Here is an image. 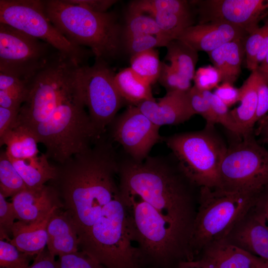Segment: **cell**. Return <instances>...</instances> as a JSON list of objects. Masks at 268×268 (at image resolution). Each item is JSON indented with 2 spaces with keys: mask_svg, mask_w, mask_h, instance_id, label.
Returning <instances> with one entry per match:
<instances>
[{
  "mask_svg": "<svg viewBox=\"0 0 268 268\" xmlns=\"http://www.w3.org/2000/svg\"><path fill=\"white\" fill-rule=\"evenodd\" d=\"M121 190L154 207L189 241L196 213L193 187L179 162L171 153L148 156L137 162L124 152L119 154Z\"/></svg>",
  "mask_w": 268,
  "mask_h": 268,
  "instance_id": "6da1fadb",
  "label": "cell"
},
{
  "mask_svg": "<svg viewBox=\"0 0 268 268\" xmlns=\"http://www.w3.org/2000/svg\"><path fill=\"white\" fill-rule=\"evenodd\" d=\"M118 162L113 141L103 134L88 149L56 165V175L50 185L75 229L94 207L120 190Z\"/></svg>",
  "mask_w": 268,
  "mask_h": 268,
  "instance_id": "7a4b0ae2",
  "label": "cell"
},
{
  "mask_svg": "<svg viewBox=\"0 0 268 268\" xmlns=\"http://www.w3.org/2000/svg\"><path fill=\"white\" fill-rule=\"evenodd\" d=\"M123 193L140 268H178L191 260L186 237L150 204Z\"/></svg>",
  "mask_w": 268,
  "mask_h": 268,
  "instance_id": "3957f363",
  "label": "cell"
},
{
  "mask_svg": "<svg viewBox=\"0 0 268 268\" xmlns=\"http://www.w3.org/2000/svg\"><path fill=\"white\" fill-rule=\"evenodd\" d=\"M43 2L47 18L71 43L88 48L96 60L108 63L117 58L123 44L122 29L115 14L94 12L68 0Z\"/></svg>",
  "mask_w": 268,
  "mask_h": 268,
  "instance_id": "277c9868",
  "label": "cell"
},
{
  "mask_svg": "<svg viewBox=\"0 0 268 268\" xmlns=\"http://www.w3.org/2000/svg\"><path fill=\"white\" fill-rule=\"evenodd\" d=\"M259 193L200 188L199 207L189 241L191 259H195L210 243L225 238L254 205Z\"/></svg>",
  "mask_w": 268,
  "mask_h": 268,
  "instance_id": "5b68a950",
  "label": "cell"
},
{
  "mask_svg": "<svg viewBox=\"0 0 268 268\" xmlns=\"http://www.w3.org/2000/svg\"><path fill=\"white\" fill-rule=\"evenodd\" d=\"M213 128L162 137L186 176L200 188L220 187V168L228 147Z\"/></svg>",
  "mask_w": 268,
  "mask_h": 268,
  "instance_id": "8992f818",
  "label": "cell"
},
{
  "mask_svg": "<svg viewBox=\"0 0 268 268\" xmlns=\"http://www.w3.org/2000/svg\"><path fill=\"white\" fill-rule=\"evenodd\" d=\"M255 132L228 146L220 168V187L237 193H258L268 186V150Z\"/></svg>",
  "mask_w": 268,
  "mask_h": 268,
  "instance_id": "52a82bcc",
  "label": "cell"
},
{
  "mask_svg": "<svg viewBox=\"0 0 268 268\" xmlns=\"http://www.w3.org/2000/svg\"><path fill=\"white\" fill-rule=\"evenodd\" d=\"M0 23L49 44L81 66L93 55L89 49L71 43L54 26L45 13L43 0H0Z\"/></svg>",
  "mask_w": 268,
  "mask_h": 268,
  "instance_id": "ba28073f",
  "label": "cell"
},
{
  "mask_svg": "<svg viewBox=\"0 0 268 268\" xmlns=\"http://www.w3.org/2000/svg\"><path fill=\"white\" fill-rule=\"evenodd\" d=\"M58 52L41 40L0 23V72L29 82Z\"/></svg>",
  "mask_w": 268,
  "mask_h": 268,
  "instance_id": "9c48e42d",
  "label": "cell"
},
{
  "mask_svg": "<svg viewBox=\"0 0 268 268\" xmlns=\"http://www.w3.org/2000/svg\"><path fill=\"white\" fill-rule=\"evenodd\" d=\"M115 73L108 63L96 60L82 67L81 80L86 107L91 122L102 135L117 116L123 99L114 82Z\"/></svg>",
  "mask_w": 268,
  "mask_h": 268,
  "instance_id": "30bf717a",
  "label": "cell"
},
{
  "mask_svg": "<svg viewBox=\"0 0 268 268\" xmlns=\"http://www.w3.org/2000/svg\"><path fill=\"white\" fill-rule=\"evenodd\" d=\"M160 127L154 124L135 105H130L117 116L108 126V137L119 143L133 160L142 162L152 148L162 141Z\"/></svg>",
  "mask_w": 268,
  "mask_h": 268,
  "instance_id": "8fae6325",
  "label": "cell"
},
{
  "mask_svg": "<svg viewBox=\"0 0 268 268\" xmlns=\"http://www.w3.org/2000/svg\"><path fill=\"white\" fill-rule=\"evenodd\" d=\"M196 6L199 23L219 21L240 27L249 34L268 15V0H191Z\"/></svg>",
  "mask_w": 268,
  "mask_h": 268,
  "instance_id": "7c38bea8",
  "label": "cell"
},
{
  "mask_svg": "<svg viewBox=\"0 0 268 268\" xmlns=\"http://www.w3.org/2000/svg\"><path fill=\"white\" fill-rule=\"evenodd\" d=\"M249 35L243 29L219 21L199 23L185 29L178 36L197 52L209 53L223 45Z\"/></svg>",
  "mask_w": 268,
  "mask_h": 268,
  "instance_id": "4fadbf2b",
  "label": "cell"
},
{
  "mask_svg": "<svg viewBox=\"0 0 268 268\" xmlns=\"http://www.w3.org/2000/svg\"><path fill=\"white\" fill-rule=\"evenodd\" d=\"M225 239L268 262V224L254 206Z\"/></svg>",
  "mask_w": 268,
  "mask_h": 268,
  "instance_id": "5bb4252c",
  "label": "cell"
},
{
  "mask_svg": "<svg viewBox=\"0 0 268 268\" xmlns=\"http://www.w3.org/2000/svg\"><path fill=\"white\" fill-rule=\"evenodd\" d=\"M11 203L16 219L27 224L41 221L54 209L62 208L56 190L50 185L39 189L27 188L12 197Z\"/></svg>",
  "mask_w": 268,
  "mask_h": 268,
  "instance_id": "9a60e30c",
  "label": "cell"
},
{
  "mask_svg": "<svg viewBox=\"0 0 268 268\" xmlns=\"http://www.w3.org/2000/svg\"><path fill=\"white\" fill-rule=\"evenodd\" d=\"M135 106L159 127L183 123L195 115L189 102L187 92H166L157 101L155 99L146 100Z\"/></svg>",
  "mask_w": 268,
  "mask_h": 268,
  "instance_id": "2e32d148",
  "label": "cell"
},
{
  "mask_svg": "<svg viewBox=\"0 0 268 268\" xmlns=\"http://www.w3.org/2000/svg\"><path fill=\"white\" fill-rule=\"evenodd\" d=\"M201 258L215 268H261L263 260L222 239L207 245Z\"/></svg>",
  "mask_w": 268,
  "mask_h": 268,
  "instance_id": "e0dca14e",
  "label": "cell"
},
{
  "mask_svg": "<svg viewBox=\"0 0 268 268\" xmlns=\"http://www.w3.org/2000/svg\"><path fill=\"white\" fill-rule=\"evenodd\" d=\"M47 250L54 256L78 251L79 240L76 230L62 207L52 213L47 226Z\"/></svg>",
  "mask_w": 268,
  "mask_h": 268,
  "instance_id": "ac0fdd59",
  "label": "cell"
},
{
  "mask_svg": "<svg viewBox=\"0 0 268 268\" xmlns=\"http://www.w3.org/2000/svg\"><path fill=\"white\" fill-rule=\"evenodd\" d=\"M57 208L40 221L30 224L19 221L15 222L10 242L20 251L32 257H36L42 253L47 246L48 221L52 213Z\"/></svg>",
  "mask_w": 268,
  "mask_h": 268,
  "instance_id": "d6986e66",
  "label": "cell"
},
{
  "mask_svg": "<svg viewBox=\"0 0 268 268\" xmlns=\"http://www.w3.org/2000/svg\"><path fill=\"white\" fill-rule=\"evenodd\" d=\"M257 70L250 76L239 88L240 105L230 111L231 116L244 136L255 132V118L257 108Z\"/></svg>",
  "mask_w": 268,
  "mask_h": 268,
  "instance_id": "ffe728a7",
  "label": "cell"
},
{
  "mask_svg": "<svg viewBox=\"0 0 268 268\" xmlns=\"http://www.w3.org/2000/svg\"><path fill=\"white\" fill-rule=\"evenodd\" d=\"M245 39L228 42L207 53L209 60L219 71L221 82L232 84L238 78L244 53Z\"/></svg>",
  "mask_w": 268,
  "mask_h": 268,
  "instance_id": "44dd1931",
  "label": "cell"
},
{
  "mask_svg": "<svg viewBox=\"0 0 268 268\" xmlns=\"http://www.w3.org/2000/svg\"><path fill=\"white\" fill-rule=\"evenodd\" d=\"M9 159L27 188H42L56 177V165L50 163L45 153L23 159Z\"/></svg>",
  "mask_w": 268,
  "mask_h": 268,
  "instance_id": "7402d4cb",
  "label": "cell"
},
{
  "mask_svg": "<svg viewBox=\"0 0 268 268\" xmlns=\"http://www.w3.org/2000/svg\"><path fill=\"white\" fill-rule=\"evenodd\" d=\"M38 143L31 132L16 122L0 136V146L5 145L7 156L14 159H23L38 155Z\"/></svg>",
  "mask_w": 268,
  "mask_h": 268,
  "instance_id": "603a6c76",
  "label": "cell"
},
{
  "mask_svg": "<svg viewBox=\"0 0 268 268\" xmlns=\"http://www.w3.org/2000/svg\"><path fill=\"white\" fill-rule=\"evenodd\" d=\"M114 82L124 101L131 105L135 106L143 101L154 99L151 85L137 76L130 67L115 74Z\"/></svg>",
  "mask_w": 268,
  "mask_h": 268,
  "instance_id": "cb8c5ba5",
  "label": "cell"
},
{
  "mask_svg": "<svg viewBox=\"0 0 268 268\" xmlns=\"http://www.w3.org/2000/svg\"><path fill=\"white\" fill-rule=\"evenodd\" d=\"M165 60L183 77L191 81L196 72L198 61V52L186 43L178 39L166 45Z\"/></svg>",
  "mask_w": 268,
  "mask_h": 268,
  "instance_id": "d4e9b609",
  "label": "cell"
},
{
  "mask_svg": "<svg viewBox=\"0 0 268 268\" xmlns=\"http://www.w3.org/2000/svg\"><path fill=\"white\" fill-rule=\"evenodd\" d=\"M130 68L139 77L150 85L158 81L162 62L158 51L151 49L131 56Z\"/></svg>",
  "mask_w": 268,
  "mask_h": 268,
  "instance_id": "484cf974",
  "label": "cell"
},
{
  "mask_svg": "<svg viewBox=\"0 0 268 268\" xmlns=\"http://www.w3.org/2000/svg\"><path fill=\"white\" fill-rule=\"evenodd\" d=\"M128 11L140 13H192L190 1L184 0H136L130 2Z\"/></svg>",
  "mask_w": 268,
  "mask_h": 268,
  "instance_id": "4316f807",
  "label": "cell"
},
{
  "mask_svg": "<svg viewBox=\"0 0 268 268\" xmlns=\"http://www.w3.org/2000/svg\"><path fill=\"white\" fill-rule=\"evenodd\" d=\"M27 187L14 167L5 150L0 154V193L5 198L14 195Z\"/></svg>",
  "mask_w": 268,
  "mask_h": 268,
  "instance_id": "83f0119b",
  "label": "cell"
},
{
  "mask_svg": "<svg viewBox=\"0 0 268 268\" xmlns=\"http://www.w3.org/2000/svg\"><path fill=\"white\" fill-rule=\"evenodd\" d=\"M144 34L162 37L171 41L163 34L150 15L128 11L122 29V40L133 35Z\"/></svg>",
  "mask_w": 268,
  "mask_h": 268,
  "instance_id": "f1b7e54d",
  "label": "cell"
},
{
  "mask_svg": "<svg viewBox=\"0 0 268 268\" xmlns=\"http://www.w3.org/2000/svg\"><path fill=\"white\" fill-rule=\"evenodd\" d=\"M149 14L170 40L176 39L185 29L193 25L192 13H152Z\"/></svg>",
  "mask_w": 268,
  "mask_h": 268,
  "instance_id": "f546056e",
  "label": "cell"
},
{
  "mask_svg": "<svg viewBox=\"0 0 268 268\" xmlns=\"http://www.w3.org/2000/svg\"><path fill=\"white\" fill-rule=\"evenodd\" d=\"M201 91L210 103L217 124H221L231 133L238 137V139L242 138L241 134L231 116L229 107L211 91Z\"/></svg>",
  "mask_w": 268,
  "mask_h": 268,
  "instance_id": "4dcf8cb0",
  "label": "cell"
},
{
  "mask_svg": "<svg viewBox=\"0 0 268 268\" xmlns=\"http://www.w3.org/2000/svg\"><path fill=\"white\" fill-rule=\"evenodd\" d=\"M33 257L20 251L9 241L0 240V268H27Z\"/></svg>",
  "mask_w": 268,
  "mask_h": 268,
  "instance_id": "1f68e13d",
  "label": "cell"
},
{
  "mask_svg": "<svg viewBox=\"0 0 268 268\" xmlns=\"http://www.w3.org/2000/svg\"><path fill=\"white\" fill-rule=\"evenodd\" d=\"M169 42L165 38L145 34L133 35L122 40L123 45L131 56L156 47H166Z\"/></svg>",
  "mask_w": 268,
  "mask_h": 268,
  "instance_id": "d6a6232c",
  "label": "cell"
},
{
  "mask_svg": "<svg viewBox=\"0 0 268 268\" xmlns=\"http://www.w3.org/2000/svg\"><path fill=\"white\" fill-rule=\"evenodd\" d=\"M158 81L167 92H186L192 87L191 81L183 77L170 64L164 62H162Z\"/></svg>",
  "mask_w": 268,
  "mask_h": 268,
  "instance_id": "836d02e7",
  "label": "cell"
},
{
  "mask_svg": "<svg viewBox=\"0 0 268 268\" xmlns=\"http://www.w3.org/2000/svg\"><path fill=\"white\" fill-rule=\"evenodd\" d=\"M190 107L195 115L201 116L206 121V126L214 127L217 121L210 103L202 91L193 86L187 92Z\"/></svg>",
  "mask_w": 268,
  "mask_h": 268,
  "instance_id": "e575fe53",
  "label": "cell"
},
{
  "mask_svg": "<svg viewBox=\"0 0 268 268\" xmlns=\"http://www.w3.org/2000/svg\"><path fill=\"white\" fill-rule=\"evenodd\" d=\"M265 31L264 25L259 27L249 34L244 42L246 67L251 72L258 68L257 58L262 43Z\"/></svg>",
  "mask_w": 268,
  "mask_h": 268,
  "instance_id": "d590c367",
  "label": "cell"
},
{
  "mask_svg": "<svg viewBox=\"0 0 268 268\" xmlns=\"http://www.w3.org/2000/svg\"><path fill=\"white\" fill-rule=\"evenodd\" d=\"M57 263V268H105L81 250L59 257Z\"/></svg>",
  "mask_w": 268,
  "mask_h": 268,
  "instance_id": "8d00e7d4",
  "label": "cell"
},
{
  "mask_svg": "<svg viewBox=\"0 0 268 268\" xmlns=\"http://www.w3.org/2000/svg\"><path fill=\"white\" fill-rule=\"evenodd\" d=\"M193 80L195 86L201 91H210L215 89L221 82L219 71L213 66L207 65L196 70Z\"/></svg>",
  "mask_w": 268,
  "mask_h": 268,
  "instance_id": "74e56055",
  "label": "cell"
},
{
  "mask_svg": "<svg viewBox=\"0 0 268 268\" xmlns=\"http://www.w3.org/2000/svg\"><path fill=\"white\" fill-rule=\"evenodd\" d=\"M28 82L0 90V107L20 110L27 96Z\"/></svg>",
  "mask_w": 268,
  "mask_h": 268,
  "instance_id": "f35d334b",
  "label": "cell"
},
{
  "mask_svg": "<svg viewBox=\"0 0 268 268\" xmlns=\"http://www.w3.org/2000/svg\"><path fill=\"white\" fill-rule=\"evenodd\" d=\"M16 215L11 202L0 193V238L10 242Z\"/></svg>",
  "mask_w": 268,
  "mask_h": 268,
  "instance_id": "ab89813d",
  "label": "cell"
},
{
  "mask_svg": "<svg viewBox=\"0 0 268 268\" xmlns=\"http://www.w3.org/2000/svg\"><path fill=\"white\" fill-rule=\"evenodd\" d=\"M257 70V108L256 124L263 120L268 115V83L265 77Z\"/></svg>",
  "mask_w": 268,
  "mask_h": 268,
  "instance_id": "60d3db41",
  "label": "cell"
},
{
  "mask_svg": "<svg viewBox=\"0 0 268 268\" xmlns=\"http://www.w3.org/2000/svg\"><path fill=\"white\" fill-rule=\"evenodd\" d=\"M213 93L228 107L239 102V89L231 83H222L215 88Z\"/></svg>",
  "mask_w": 268,
  "mask_h": 268,
  "instance_id": "b9f144b4",
  "label": "cell"
},
{
  "mask_svg": "<svg viewBox=\"0 0 268 268\" xmlns=\"http://www.w3.org/2000/svg\"><path fill=\"white\" fill-rule=\"evenodd\" d=\"M71 3L86 7L96 12L104 13L117 2L115 0H68Z\"/></svg>",
  "mask_w": 268,
  "mask_h": 268,
  "instance_id": "7bdbcfd3",
  "label": "cell"
},
{
  "mask_svg": "<svg viewBox=\"0 0 268 268\" xmlns=\"http://www.w3.org/2000/svg\"><path fill=\"white\" fill-rule=\"evenodd\" d=\"M19 111L0 107V136L16 122Z\"/></svg>",
  "mask_w": 268,
  "mask_h": 268,
  "instance_id": "ee69618b",
  "label": "cell"
},
{
  "mask_svg": "<svg viewBox=\"0 0 268 268\" xmlns=\"http://www.w3.org/2000/svg\"><path fill=\"white\" fill-rule=\"evenodd\" d=\"M48 250L37 255L27 268H57V261Z\"/></svg>",
  "mask_w": 268,
  "mask_h": 268,
  "instance_id": "f6af8a7d",
  "label": "cell"
},
{
  "mask_svg": "<svg viewBox=\"0 0 268 268\" xmlns=\"http://www.w3.org/2000/svg\"><path fill=\"white\" fill-rule=\"evenodd\" d=\"M254 207L263 216L268 224V186L258 194Z\"/></svg>",
  "mask_w": 268,
  "mask_h": 268,
  "instance_id": "bcb514c9",
  "label": "cell"
},
{
  "mask_svg": "<svg viewBox=\"0 0 268 268\" xmlns=\"http://www.w3.org/2000/svg\"><path fill=\"white\" fill-rule=\"evenodd\" d=\"M27 82L11 75L0 72V90H5Z\"/></svg>",
  "mask_w": 268,
  "mask_h": 268,
  "instance_id": "7dc6e473",
  "label": "cell"
},
{
  "mask_svg": "<svg viewBox=\"0 0 268 268\" xmlns=\"http://www.w3.org/2000/svg\"><path fill=\"white\" fill-rule=\"evenodd\" d=\"M178 268H215L205 260L198 258L191 260L185 261L179 265Z\"/></svg>",
  "mask_w": 268,
  "mask_h": 268,
  "instance_id": "c3c4849f",
  "label": "cell"
},
{
  "mask_svg": "<svg viewBox=\"0 0 268 268\" xmlns=\"http://www.w3.org/2000/svg\"><path fill=\"white\" fill-rule=\"evenodd\" d=\"M264 26L265 27V34L257 58V65L258 67L264 61L268 52V19L265 23Z\"/></svg>",
  "mask_w": 268,
  "mask_h": 268,
  "instance_id": "681fc988",
  "label": "cell"
},
{
  "mask_svg": "<svg viewBox=\"0 0 268 268\" xmlns=\"http://www.w3.org/2000/svg\"><path fill=\"white\" fill-rule=\"evenodd\" d=\"M257 130H255V135H261L262 142L268 144V116L260 121Z\"/></svg>",
  "mask_w": 268,
  "mask_h": 268,
  "instance_id": "f907efd6",
  "label": "cell"
},
{
  "mask_svg": "<svg viewBox=\"0 0 268 268\" xmlns=\"http://www.w3.org/2000/svg\"><path fill=\"white\" fill-rule=\"evenodd\" d=\"M257 70L265 77L268 83V52Z\"/></svg>",
  "mask_w": 268,
  "mask_h": 268,
  "instance_id": "816d5d0a",
  "label": "cell"
},
{
  "mask_svg": "<svg viewBox=\"0 0 268 268\" xmlns=\"http://www.w3.org/2000/svg\"><path fill=\"white\" fill-rule=\"evenodd\" d=\"M261 268H268V262L263 260Z\"/></svg>",
  "mask_w": 268,
  "mask_h": 268,
  "instance_id": "f5cc1de1",
  "label": "cell"
},
{
  "mask_svg": "<svg viewBox=\"0 0 268 268\" xmlns=\"http://www.w3.org/2000/svg\"><path fill=\"white\" fill-rule=\"evenodd\" d=\"M267 116H268V115Z\"/></svg>",
  "mask_w": 268,
  "mask_h": 268,
  "instance_id": "db71d44e",
  "label": "cell"
}]
</instances>
